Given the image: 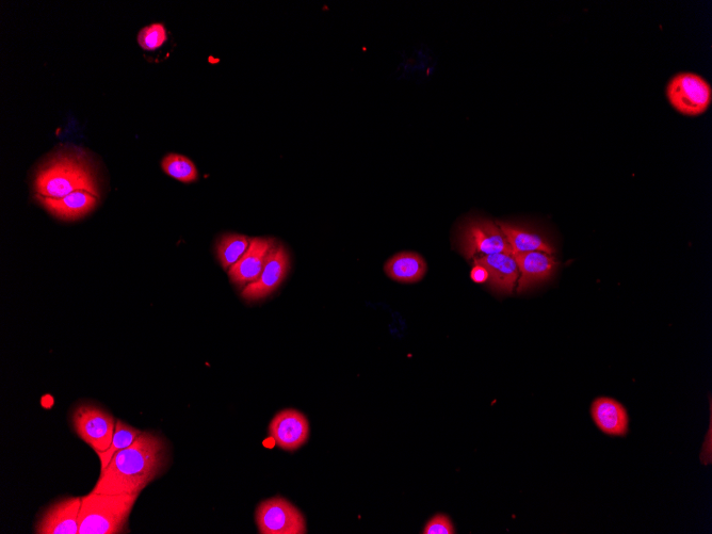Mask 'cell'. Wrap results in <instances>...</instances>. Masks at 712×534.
I'll return each mask as SVG.
<instances>
[{
  "mask_svg": "<svg viewBox=\"0 0 712 534\" xmlns=\"http://www.w3.org/2000/svg\"><path fill=\"white\" fill-rule=\"evenodd\" d=\"M666 92L671 106L687 117L702 116L712 102L710 84L702 76L691 72L672 77Z\"/></svg>",
  "mask_w": 712,
  "mask_h": 534,
  "instance_id": "277c9868",
  "label": "cell"
},
{
  "mask_svg": "<svg viewBox=\"0 0 712 534\" xmlns=\"http://www.w3.org/2000/svg\"><path fill=\"white\" fill-rule=\"evenodd\" d=\"M83 497H70L57 501L48 508L40 520L39 534H79L78 517Z\"/></svg>",
  "mask_w": 712,
  "mask_h": 534,
  "instance_id": "8fae6325",
  "label": "cell"
},
{
  "mask_svg": "<svg viewBox=\"0 0 712 534\" xmlns=\"http://www.w3.org/2000/svg\"><path fill=\"white\" fill-rule=\"evenodd\" d=\"M36 196L61 199L75 191L100 196L90 161L82 152L62 151L48 159L35 177Z\"/></svg>",
  "mask_w": 712,
  "mask_h": 534,
  "instance_id": "7a4b0ae2",
  "label": "cell"
},
{
  "mask_svg": "<svg viewBox=\"0 0 712 534\" xmlns=\"http://www.w3.org/2000/svg\"><path fill=\"white\" fill-rule=\"evenodd\" d=\"M384 270L391 279L410 284L425 277L427 265L424 258L417 253L401 252L387 261Z\"/></svg>",
  "mask_w": 712,
  "mask_h": 534,
  "instance_id": "e0dca14e",
  "label": "cell"
},
{
  "mask_svg": "<svg viewBox=\"0 0 712 534\" xmlns=\"http://www.w3.org/2000/svg\"><path fill=\"white\" fill-rule=\"evenodd\" d=\"M277 246L273 238H251L244 256L229 270V277L237 286H247L261 277L269 255Z\"/></svg>",
  "mask_w": 712,
  "mask_h": 534,
  "instance_id": "9c48e42d",
  "label": "cell"
},
{
  "mask_svg": "<svg viewBox=\"0 0 712 534\" xmlns=\"http://www.w3.org/2000/svg\"><path fill=\"white\" fill-rule=\"evenodd\" d=\"M141 434V430L123 423L122 420H117L115 434H113L110 447L105 452L99 453L101 471L108 466L118 452L131 446Z\"/></svg>",
  "mask_w": 712,
  "mask_h": 534,
  "instance_id": "ffe728a7",
  "label": "cell"
},
{
  "mask_svg": "<svg viewBox=\"0 0 712 534\" xmlns=\"http://www.w3.org/2000/svg\"><path fill=\"white\" fill-rule=\"evenodd\" d=\"M459 245L467 260L478 254H512L509 242L499 225L484 218H471L461 225Z\"/></svg>",
  "mask_w": 712,
  "mask_h": 534,
  "instance_id": "5b68a950",
  "label": "cell"
},
{
  "mask_svg": "<svg viewBox=\"0 0 712 534\" xmlns=\"http://www.w3.org/2000/svg\"><path fill=\"white\" fill-rule=\"evenodd\" d=\"M591 417L595 426L606 435L624 438L629 431V415L624 404L610 397H598L592 402Z\"/></svg>",
  "mask_w": 712,
  "mask_h": 534,
  "instance_id": "4fadbf2b",
  "label": "cell"
},
{
  "mask_svg": "<svg viewBox=\"0 0 712 534\" xmlns=\"http://www.w3.org/2000/svg\"><path fill=\"white\" fill-rule=\"evenodd\" d=\"M269 433L280 448L294 451L309 440V420L299 411L285 410L272 419Z\"/></svg>",
  "mask_w": 712,
  "mask_h": 534,
  "instance_id": "30bf717a",
  "label": "cell"
},
{
  "mask_svg": "<svg viewBox=\"0 0 712 534\" xmlns=\"http://www.w3.org/2000/svg\"><path fill=\"white\" fill-rule=\"evenodd\" d=\"M497 224L506 236L512 249V254L536 251L550 255L555 253V248L550 245V242L542 233L520 224L501 221H498Z\"/></svg>",
  "mask_w": 712,
  "mask_h": 534,
  "instance_id": "2e32d148",
  "label": "cell"
},
{
  "mask_svg": "<svg viewBox=\"0 0 712 534\" xmlns=\"http://www.w3.org/2000/svg\"><path fill=\"white\" fill-rule=\"evenodd\" d=\"M46 212L62 221H76L89 215L99 204L100 196L88 191H75L61 199L36 196Z\"/></svg>",
  "mask_w": 712,
  "mask_h": 534,
  "instance_id": "7c38bea8",
  "label": "cell"
},
{
  "mask_svg": "<svg viewBox=\"0 0 712 534\" xmlns=\"http://www.w3.org/2000/svg\"><path fill=\"white\" fill-rule=\"evenodd\" d=\"M258 530L263 534H304L303 514L288 500L275 497L264 501L256 511Z\"/></svg>",
  "mask_w": 712,
  "mask_h": 534,
  "instance_id": "52a82bcc",
  "label": "cell"
},
{
  "mask_svg": "<svg viewBox=\"0 0 712 534\" xmlns=\"http://www.w3.org/2000/svg\"><path fill=\"white\" fill-rule=\"evenodd\" d=\"M290 257L283 245H277L271 252L261 274L255 282L242 289L241 297L248 302L264 300L277 290L287 277Z\"/></svg>",
  "mask_w": 712,
  "mask_h": 534,
  "instance_id": "ba28073f",
  "label": "cell"
},
{
  "mask_svg": "<svg viewBox=\"0 0 712 534\" xmlns=\"http://www.w3.org/2000/svg\"><path fill=\"white\" fill-rule=\"evenodd\" d=\"M168 41L164 24L154 23L142 28L138 34V44L143 51L154 52Z\"/></svg>",
  "mask_w": 712,
  "mask_h": 534,
  "instance_id": "44dd1931",
  "label": "cell"
},
{
  "mask_svg": "<svg viewBox=\"0 0 712 534\" xmlns=\"http://www.w3.org/2000/svg\"><path fill=\"white\" fill-rule=\"evenodd\" d=\"M475 265H481L488 270L490 287L496 294H512L520 271L513 254L496 253L476 256Z\"/></svg>",
  "mask_w": 712,
  "mask_h": 534,
  "instance_id": "5bb4252c",
  "label": "cell"
},
{
  "mask_svg": "<svg viewBox=\"0 0 712 534\" xmlns=\"http://www.w3.org/2000/svg\"><path fill=\"white\" fill-rule=\"evenodd\" d=\"M456 532L455 525L446 514H436L431 517L423 530L425 534H455Z\"/></svg>",
  "mask_w": 712,
  "mask_h": 534,
  "instance_id": "7402d4cb",
  "label": "cell"
},
{
  "mask_svg": "<svg viewBox=\"0 0 712 534\" xmlns=\"http://www.w3.org/2000/svg\"><path fill=\"white\" fill-rule=\"evenodd\" d=\"M161 169L177 182L191 184L198 181L199 171L196 164L187 156L170 153L161 160Z\"/></svg>",
  "mask_w": 712,
  "mask_h": 534,
  "instance_id": "d6986e66",
  "label": "cell"
},
{
  "mask_svg": "<svg viewBox=\"0 0 712 534\" xmlns=\"http://www.w3.org/2000/svg\"><path fill=\"white\" fill-rule=\"evenodd\" d=\"M471 277L472 280L478 284H483L484 282H487L490 279L488 270L481 265H475L474 269L472 270Z\"/></svg>",
  "mask_w": 712,
  "mask_h": 534,
  "instance_id": "603a6c76",
  "label": "cell"
},
{
  "mask_svg": "<svg viewBox=\"0 0 712 534\" xmlns=\"http://www.w3.org/2000/svg\"><path fill=\"white\" fill-rule=\"evenodd\" d=\"M139 495L91 492L83 497L79 534H119L127 529Z\"/></svg>",
  "mask_w": 712,
  "mask_h": 534,
  "instance_id": "3957f363",
  "label": "cell"
},
{
  "mask_svg": "<svg viewBox=\"0 0 712 534\" xmlns=\"http://www.w3.org/2000/svg\"><path fill=\"white\" fill-rule=\"evenodd\" d=\"M72 420L79 438L97 455L110 447L117 425V420L110 413L94 404H82L75 409Z\"/></svg>",
  "mask_w": 712,
  "mask_h": 534,
  "instance_id": "8992f818",
  "label": "cell"
},
{
  "mask_svg": "<svg viewBox=\"0 0 712 534\" xmlns=\"http://www.w3.org/2000/svg\"><path fill=\"white\" fill-rule=\"evenodd\" d=\"M513 256L522 273L519 294L552 278L557 267L555 258L544 252L514 253Z\"/></svg>",
  "mask_w": 712,
  "mask_h": 534,
  "instance_id": "9a60e30c",
  "label": "cell"
},
{
  "mask_svg": "<svg viewBox=\"0 0 712 534\" xmlns=\"http://www.w3.org/2000/svg\"><path fill=\"white\" fill-rule=\"evenodd\" d=\"M251 238L246 235L229 233L216 242L217 260L224 270H230L245 255Z\"/></svg>",
  "mask_w": 712,
  "mask_h": 534,
  "instance_id": "ac0fdd59",
  "label": "cell"
},
{
  "mask_svg": "<svg viewBox=\"0 0 712 534\" xmlns=\"http://www.w3.org/2000/svg\"><path fill=\"white\" fill-rule=\"evenodd\" d=\"M167 463L168 447L164 439L151 432H142L101 471L92 492L139 495L163 473Z\"/></svg>",
  "mask_w": 712,
  "mask_h": 534,
  "instance_id": "6da1fadb",
  "label": "cell"
}]
</instances>
